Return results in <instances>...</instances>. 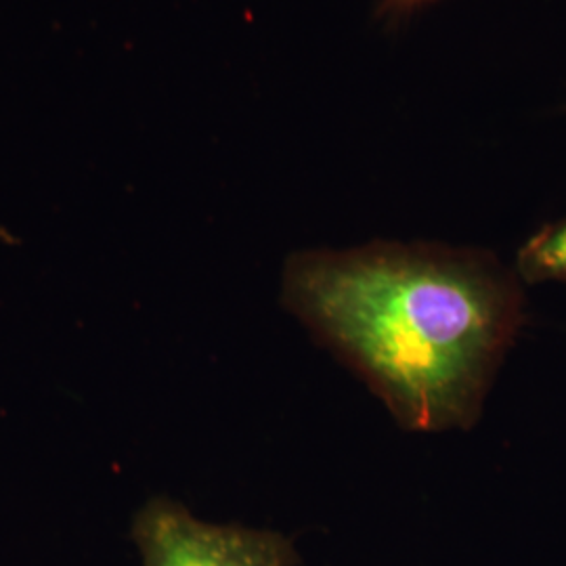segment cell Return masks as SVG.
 <instances>
[{"instance_id": "obj_1", "label": "cell", "mask_w": 566, "mask_h": 566, "mask_svg": "<svg viewBox=\"0 0 566 566\" xmlns=\"http://www.w3.org/2000/svg\"><path fill=\"white\" fill-rule=\"evenodd\" d=\"M525 283L491 252L374 242L287 259L282 303L407 430L476 424L525 322Z\"/></svg>"}, {"instance_id": "obj_2", "label": "cell", "mask_w": 566, "mask_h": 566, "mask_svg": "<svg viewBox=\"0 0 566 566\" xmlns=\"http://www.w3.org/2000/svg\"><path fill=\"white\" fill-rule=\"evenodd\" d=\"M130 539L142 566H301L294 539L280 531L208 523L170 497L135 514Z\"/></svg>"}, {"instance_id": "obj_3", "label": "cell", "mask_w": 566, "mask_h": 566, "mask_svg": "<svg viewBox=\"0 0 566 566\" xmlns=\"http://www.w3.org/2000/svg\"><path fill=\"white\" fill-rule=\"evenodd\" d=\"M514 271L526 285L566 282V217L526 240L516 254Z\"/></svg>"}, {"instance_id": "obj_4", "label": "cell", "mask_w": 566, "mask_h": 566, "mask_svg": "<svg viewBox=\"0 0 566 566\" xmlns=\"http://www.w3.org/2000/svg\"><path fill=\"white\" fill-rule=\"evenodd\" d=\"M426 2H430V0H382L386 11H390V13H407Z\"/></svg>"}]
</instances>
